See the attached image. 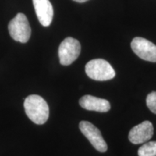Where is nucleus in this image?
Here are the masks:
<instances>
[{
  "mask_svg": "<svg viewBox=\"0 0 156 156\" xmlns=\"http://www.w3.org/2000/svg\"><path fill=\"white\" fill-rule=\"evenodd\" d=\"M24 108L26 115L36 124H44L49 116V108L46 101L38 95H30L25 98Z\"/></svg>",
  "mask_w": 156,
  "mask_h": 156,
  "instance_id": "obj_1",
  "label": "nucleus"
},
{
  "mask_svg": "<svg viewBox=\"0 0 156 156\" xmlns=\"http://www.w3.org/2000/svg\"><path fill=\"white\" fill-rule=\"evenodd\" d=\"M85 73L90 78L98 81L109 80L116 75L112 65L102 58H95L87 62Z\"/></svg>",
  "mask_w": 156,
  "mask_h": 156,
  "instance_id": "obj_2",
  "label": "nucleus"
},
{
  "mask_svg": "<svg viewBox=\"0 0 156 156\" xmlns=\"http://www.w3.org/2000/svg\"><path fill=\"white\" fill-rule=\"evenodd\" d=\"M8 30L10 36L16 41L26 43L30 39L31 28L23 13H18L12 20L8 25Z\"/></svg>",
  "mask_w": 156,
  "mask_h": 156,
  "instance_id": "obj_3",
  "label": "nucleus"
},
{
  "mask_svg": "<svg viewBox=\"0 0 156 156\" xmlns=\"http://www.w3.org/2000/svg\"><path fill=\"white\" fill-rule=\"evenodd\" d=\"M81 51V46L77 39L68 37L58 47V57L62 65L68 66L75 61Z\"/></svg>",
  "mask_w": 156,
  "mask_h": 156,
  "instance_id": "obj_4",
  "label": "nucleus"
},
{
  "mask_svg": "<svg viewBox=\"0 0 156 156\" xmlns=\"http://www.w3.org/2000/svg\"><path fill=\"white\" fill-rule=\"evenodd\" d=\"M82 133L86 136L95 150L101 153H104L108 149L106 141L103 138L100 130L96 126L86 121H82L79 124Z\"/></svg>",
  "mask_w": 156,
  "mask_h": 156,
  "instance_id": "obj_5",
  "label": "nucleus"
},
{
  "mask_svg": "<svg viewBox=\"0 0 156 156\" xmlns=\"http://www.w3.org/2000/svg\"><path fill=\"white\" fill-rule=\"evenodd\" d=\"M132 49L142 59L156 62V46L147 39L136 37L131 43Z\"/></svg>",
  "mask_w": 156,
  "mask_h": 156,
  "instance_id": "obj_6",
  "label": "nucleus"
},
{
  "mask_svg": "<svg viewBox=\"0 0 156 156\" xmlns=\"http://www.w3.org/2000/svg\"><path fill=\"white\" fill-rule=\"evenodd\" d=\"M154 133V129L152 123L149 121L140 123L134 126L129 133V140L132 143L141 144L146 142L152 138Z\"/></svg>",
  "mask_w": 156,
  "mask_h": 156,
  "instance_id": "obj_7",
  "label": "nucleus"
},
{
  "mask_svg": "<svg viewBox=\"0 0 156 156\" xmlns=\"http://www.w3.org/2000/svg\"><path fill=\"white\" fill-rule=\"evenodd\" d=\"M39 22L43 26L48 27L52 22L54 9L49 0H33Z\"/></svg>",
  "mask_w": 156,
  "mask_h": 156,
  "instance_id": "obj_8",
  "label": "nucleus"
},
{
  "mask_svg": "<svg viewBox=\"0 0 156 156\" xmlns=\"http://www.w3.org/2000/svg\"><path fill=\"white\" fill-rule=\"evenodd\" d=\"M80 105L82 108L88 111L98 112H107L110 110V103L106 99L100 98L93 95H84L80 99Z\"/></svg>",
  "mask_w": 156,
  "mask_h": 156,
  "instance_id": "obj_9",
  "label": "nucleus"
},
{
  "mask_svg": "<svg viewBox=\"0 0 156 156\" xmlns=\"http://www.w3.org/2000/svg\"><path fill=\"white\" fill-rule=\"evenodd\" d=\"M139 156H156V141L148 142L138 150Z\"/></svg>",
  "mask_w": 156,
  "mask_h": 156,
  "instance_id": "obj_10",
  "label": "nucleus"
},
{
  "mask_svg": "<svg viewBox=\"0 0 156 156\" xmlns=\"http://www.w3.org/2000/svg\"><path fill=\"white\" fill-rule=\"evenodd\" d=\"M146 103L151 112L156 114V91H153L147 95Z\"/></svg>",
  "mask_w": 156,
  "mask_h": 156,
  "instance_id": "obj_11",
  "label": "nucleus"
},
{
  "mask_svg": "<svg viewBox=\"0 0 156 156\" xmlns=\"http://www.w3.org/2000/svg\"><path fill=\"white\" fill-rule=\"evenodd\" d=\"M73 1L77 2H79V3H83V2H87V0H73Z\"/></svg>",
  "mask_w": 156,
  "mask_h": 156,
  "instance_id": "obj_12",
  "label": "nucleus"
}]
</instances>
